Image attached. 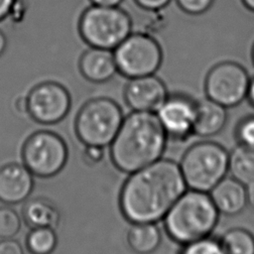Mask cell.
I'll use <instances>...</instances> for the list:
<instances>
[{
    "instance_id": "6da1fadb",
    "label": "cell",
    "mask_w": 254,
    "mask_h": 254,
    "mask_svg": "<svg viewBox=\"0 0 254 254\" xmlns=\"http://www.w3.org/2000/svg\"><path fill=\"white\" fill-rule=\"evenodd\" d=\"M187 189L180 165L160 159L130 174L120 191V210L131 223H156Z\"/></svg>"
},
{
    "instance_id": "7a4b0ae2",
    "label": "cell",
    "mask_w": 254,
    "mask_h": 254,
    "mask_svg": "<svg viewBox=\"0 0 254 254\" xmlns=\"http://www.w3.org/2000/svg\"><path fill=\"white\" fill-rule=\"evenodd\" d=\"M168 136L153 111H133L110 144V158L122 173L131 174L160 160Z\"/></svg>"
},
{
    "instance_id": "3957f363",
    "label": "cell",
    "mask_w": 254,
    "mask_h": 254,
    "mask_svg": "<svg viewBox=\"0 0 254 254\" xmlns=\"http://www.w3.org/2000/svg\"><path fill=\"white\" fill-rule=\"evenodd\" d=\"M163 219L168 236L175 242L186 245L210 236L217 225L219 212L208 192L189 190L180 196Z\"/></svg>"
},
{
    "instance_id": "277c9868",
    "label": "cell",
    "mask_w": 254,
    "mask_h": 254,
    "mask_svg": "<svg viewBox=\"0 0 254 254\" xmlns=\"http://www.w3.org/2000/svg\"><path fill=\"white\" fill-rule=\"evenodd\" d=\"M229 153L211 141L195 143L183 155L180 168L190 190L209 192L228 173Z\"/></svg>"
},
{
    "instance_id": "5b68a950",
    "label": "cell",
    "mask_w": 254,
    "mask_h": 254,
    "mask_svg": "<svg viewBox=\"0 0 254 254\" xmlns=\"http://www.w3.org/2000/svg\"><path fill=\"white\" fill-rule=\"evenodd\" d=\"M132 19L119 6L91 4L80 15L78 32L89 46L113 51L132 33Z\"/></svg>"
},
{
    "instance_id": "8992f818",
    "label": "cell",
    "mask_w": 254,
    "mask_h": 254,
    "mask_svg": "<svg viewBox=\"0 0 254 254\" xmlns=\"http://www.w3.org/2000/svg\"><path fill=\"white\" fill-rule=\"evenodd\" d=\"M119 104L107 97H96L85 102L76 114L74 130L85 146L106 147L115 138L122 122Z\"/></svg>"
},
{
    "instance_id": "52a82bcc",
    "label": "cell",
    "mask_w": 254,
    "mask_h": 254,
    "mask_svg": "<svg viewBox=\"0 0 254 254\" xmlns=\"http://www.w3.org/2000/svg\"><path fill=\"white\" fill-rule=\"evenodd\" d=\"M117 71L134 78L155 74L163 62V50L158 41L145 33H131L114 50Z\"/></svg>"
},
{
    "instance_id": "ba28073f",
    "label": "cell",
    "mask_w": 254,
    "mask_h": 254,
    "mask_svg": "<svg viewBox=\"0 0 254 254\" xmlns=\"http://www.w3.org/2000/svg\"><path fill=\"white\" fill-rule=\"evenodd\" d=\"M68 149L64 140L52 131H37L25 141L22 160L26 168L39 178H52L65 166Z\"/></svg>"
},
{
    "instance_id": "9c48e42d",
    "label": "cell",
    "mask_w": 254,
    "mask_h": 254,
    "mask_svg": "<svg viewBox=\"0 0 254 254\" xmlns=\"http://www.w3.org/2000/svg\"><path fill=\"white\" fill-rule=\"evenodd\" d=\"M250 77L246 69L234 62L214 65L206 74L204 91L208 99L228 108L247 97Z\"/></svg>"
},
{
    "instance_id": "30bf717a",
    "label": "cell",
    "mask_w": 254,
    "mask_h": 254,
    "mask_svg": "<svg viewBox=\"0 0 254 254\" xmlns=\"http://www.w3.org/2000/svg\"><path fill=\"white\" fill-rule=\"evenodd\" d=\"M26 97L28 114L34 121L43 125H52L62 121L71 106L68 90L56 81L36 84Z\"/></svg>"
},
{
    "instance_id": "8fae6325",
    "label": "cell",
    "mask_w": 254,
    "mask_h": 254,
    "mask_svg": "<svg viewBox=\"0 0 254 254\" xmlns=\"http://www.w3.org/2000/svg\"><path fill=\"white\" fill-rule=\"evenodd\" d=\"M196 102L183 93L169 94L157 110L168 136L175 142H185L193 135Z\"/></svg>"
},
{
    "instance_id": "7c38bea8",
    "label": "cell",
    "mask_w": 254,
    "mask_h": 254,
    "mask_svg": "<svg viewBox=\"0 0 254 254\" xmlns=\"http://www.w3.org/2000/svg\"><path fill=\"white\" fill-rule=\"evenodd\" d=\"M169 95L165 82L156 74L130 78L124 100L133 111H157Z\"/></svg>"
},
{
    "instance_id": "4fadbf2b",
    "label": "cell",
    "mask_w": 254,
    "mask_h": 254,
    "mask_svg": "<svg viewBox=\"0 0 254 254\" xmlns=\"http://www.w3.org/2000/svg\"><path fill=\"white\" fill-rule=\"evenodd\" d=\"M34 189L33 174L25 165L7 164L0 168V201L17 204L26 200Z\"/></svg>"
},
{
    "instance_id": "5bb4252c",
    "label": "cell",
    "mask_w": 254,
    "mask_h": 254,
    "mask_svg": "<svg viewBox=\"0 0 254 254\" xmlns=\"http://www.w3.org/2000/svg\"><path fill=\"white\" fill-rule=\"evenodd\" d=\"M81 75L94 83L106 82L118 72L113 51L89 47L84 51L78 61Z\"/></svg>"
},
{
    "instance_id": "9a60e30c",
    "label": "cell",
    "mask_w": 254,
    "mask_h": 254,
    "mask_svg": "<svg viewBox=\"0 0 254 254\" xmlns=\"http://www.w3.org/2000/svg\"><path fill=\"white\" fill-rule=\"evenodd\" d=\"M209 195L219 214L237 215L247 205L246 186L232 177L223 178L209 191Z\"/></svg>"
},
{
    "instance_id": "2e32d148",
    "label": "cell",
    "mask_w": 254,
    "mask_h": 254,
    "mask_svg": "<svg viewBox=\"0 0 254 254\" xmlns=\"http://www.w3.org/2000/svg\"><path fill=\"white\" fill-rule=\"evenodd\" d=\"M227 118L226 107L221 104L208 98L196 102L193 135L205 138L215 136L224 128Z\"/></svg>"
},
{
    "instance_id": "e0dca14e",
    "label": "cell",
    "mask_w": 254,
    "mask_h": 254,
    "mask_svg": "<svg viewBox=\"0 0 254 254\" xmlns=\"http://www.w3.org/2000/svg\"><path fill=\"white\" fill-rule=\"evenodd\" d=\"M23 218L34 227L57 228L61 220V212L57 204L48 197L38 196L29 199L23 207Z\"/></svg>"
},
{
    "instance_id": "ac0fdd59",
    "label": "cell",
    "mask_w": 254,
    "mask_h": 254,
    "mask_svg": "<svg viewBox=\"0 0 254 254\" xmlns=\"http://www.w3.org/2000/svg\"><path fill=\"white\" fill-rule=\"evenodd\" d=\"M161 241V231L155 223H133L127 233L128 245L137 254L153 253Z\"/></svg>"
},
{
    "instance_id": "d6986e66",
    "label": "cell",
    "mask_w": 254,
    "mask_h": 254,
    "mask_svg": "<svg viewBox=\"0 0 254 254\" xmlns=\"http://www.w3.org/2000/svg\"><path fill=\"white\" fill-rule=\"evenodd\" d=\"M228 173L245 186L254 182V149L238 144L229 153Z\"/></svg>"
},
{
    "instance_id": "ffe728a7",
    "label": "cell",
    "mask_w": 254,
    "mask_h": 254,
    "mask_svg": "<svg viewBox=\"0 0 254 254\" xmlns=\"http://www.w3.org/2000/svg\"><path fill=\"white\" fill-rule=\"evenodd\" d=\"M219 241L226 254H254V235L245 228H230Z\"/></svg>"
},
{
    "instance_id": "44dd1931",
    "label": "cell",
    "mask_w": 254,
    "mask_h": 254,
    "mask_svg": "<svg viewBox=\"0 0 254 254\" xmlns=\"http://www.w3.org/2000/svg\"><path fill=\"white\" fill-rule=\"evenodd\" d=\"M58 245L55 229L50 227H34L26 238V246L31 254H52Z\"/></svg>"
},
{
    "instance_id": "7402d4cb",
    "label": "cell",
    "mask_w": 254,
    "mask_h": 254,
    "mask_svg": "<svg viewBox=\"0 0 254 254\" xmlns=\"http://www.w3.org/2000/svg\"><path fill=\"white\" fill-rule=\"evenodd\" d=\"M21 218L16 210L9 206H0V238H13L21 229Z\"/></svg>"
},
{
    "instance_id": "603a6c76",
    "label": "cell",
    "mask_w": 254,
    "mask_h": 254,
    "mask_svg": "<svg viewBox=\"0 0 254 254\" xmlns=\"http://www.w3.org/2000/svg\"><path fill=\"white\" fill-rule=\"evenodd\" d=\"M180 254H226L219 239L210 236L183 245Z\"/></svg>"
},
{
    "instance_id": "cb8c5ba5",
    "label": "cell",
    "mask_w": 254,
    "mask_h": 254,
    "mask_svg": "<svg viewBox=\"0 0 254 254\" xmlns=\"http://www.w3.org/2000/svg\"><path fill=\"white\" fill-rule=\"evenodd\" d=\"M235 137L239 145L254 149V115L239 121L235 129Z\"/></svg>"
},
{
    "instance_id": "d4e9b609",
    "label": "cell",
    "mask_w": 254,
    "mask_h": 254,
    "mask_svg": "<svg viewBox=\"0 0 254 254\" xmlns=\"http://www.w3.org/2000/svg\"><path fill=\"white\" fill-rule=\"evenodd\" d=\"M214 0H176L178 6L187 14L200 15L206 12Z\"/></svg>"
},
{
    "instance_id": "484cf974",
    "label": "cell",
    "mask_w": 254,
    "mask_h": 254,
    "mask_svg": "<svg viewBox=\"0 0 254 254\" xmlns=\"http://www.w3.org/2000/svg\"><path fill=\"white\" fill-rule=\"evenodd\" d=\"M104 158L103 147L99 146H85V149L82 153L83 162L89 166L94 167L102 162Z\"/></svg>"
},
{
    "instance_id": "4316f807",
    "label": "cell",
    "mask_w": 254,
    "mask_h": 254,
    "mask_svg": "<svg viewBox=\"0 0 254 254\" xmlns=\"http://www.w3.org/2000/svg\"><path fill=\"white\" fill-rule=\"evenodd\" d=\"M0 254H24L22 245L13 238L0 241Z\"/></svg>"
},
{
    "instance_id": "83f0119b",
    "label": "cell",
    "mask_w": 254,
    "mask_h": 254,
    "mask_svg": "<svg viewBox=\"0 0 254 254\" xmlns=\"http://www.w3.org/2000/svg\"><path fill=\"white\" fill-rule=\"evenodd\" d=\"M135 3L146 11H160L166 8L172 0H134Z\"/></svg>"
},
{
    "instance_id": "f1b7e54d",
    "label": "cell",
    "mask_w": 254,
    "mask_h": 254,
    "mask_svg": "<svg viewBox=\"0 0 254 254\" xmlns=\"http://www.w3.org/2000/svg\"><path fill=\"white\" fill-rule=\"evenodd\" d=\"M17 0H0V22L11 15Z\"/></svg>"
},
{
    "instance_id": "f546056e",
    "label": "cell",
    "mask_w": 254,
    "mask_h": 254,
    "mask_svg": "<svg viewBox=\"0 0 254 254\" xmlns=\"http://www.w3.org/2000/svg\"><path fill=\"white\" fill-rule=\"evenodd\" d=\"M15 108L20 113H28V101L26 96H20L15 101Z\"/></svg>"
},
{
    "instance_id": "4dcf8cb0",
    "label": "cell",
    "mask_w": 254,
    "mask_h": 254,
    "mask_svg": "<svg viewBox=\"0 0 254 254\" xmlns=\"http://www.w3.org/2000/svg\"><path fill=\"white\" fill-rule=\"evenodd\" d=\"M246 196H247V204L254 209V182L250 183L246 186Z\"/></svg>"
},
{
    "instance_id": "1f68e13d",
    "label": "cell",
    "mask_w": 254,
    "mask_h": 254,
    "mask_svg": "<svg viewBox=\"0 0 254 254\" xmlns=\"http://www.w3.org/2000/svg\"><path fill=\"white\" fill-rule=\"evenodd\" d=\"M93 5L99 6H119L123 0H89Z\"/></svg>"
},
{
    "instance_id": "d6a6232c",
    "label": "cell",
    "mask_w": 254,
    "mask_h": 254,
    "mask_svg": "<svg viewBox=\"0 0 254 254\" xmlns=\"http://www.w3.org/2000/svg\"><path fill=\"white\" fill-rule=\"evenodd\" d=\"M247 97H248L251 105L254 107V77L252 79H250L248 91H247Z\"/></svg>"
},
{
    "instance_id": "836d02e7",
    "label": "cell",
    "mask_w": 254,
    "mask_h": 254,
    "mask_svg": "<svg viewBox=\"0 0 254 254\" xmlns=\"http://www.w3.org/2000/svg\"><path fill=\"white\" fill-rule=\"evenodd\" d=\"M7 48V38L5 34L0 30V57L4 54Z\"/></svg>"
},
{
    "instance_id": "e575fe53",
    "label": "cell",
    "mask_w": 254,
    "mask_h": 254,
    "mask_svg": "<svg viewBox=\"0 0 254 254\" xmlns=\"http://www.w3.org/2000/svg\"><path fill=\"white\" fill-rule=\"evenodd\" d=\"M242 2L248 9L254 11V0H242Z\"/></svg>"
},
{
    "instance_id": "d590c367",
    "label": "cell",
    "mask_w": 254,
    "mask_h": 254,
    "mask_svg": "<svg viewBox=\"0 0 254 254\" xmlns=\"http://www.w3.org/2000/svg\"><path fill=\"white\" fill-rule=\"evenodd\" d=\"M252 59H253V63H254V45H253V48H252Z\"/></svg>"
}]
</instances>
